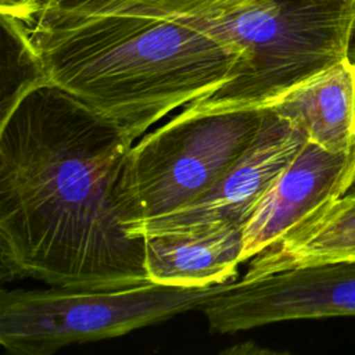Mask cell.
<instances>
[{
    "instance_id": "277c9868",
    "label": "cell",
    "mask_w": 355,
    "mask_h": 355,
    "mask_svg": "<svg viewBox=\"0 0 355 355\" xmlns=\"http://www.w3.org/2000/svg\"><path fill=\"white\" fill-rule=\"evenodd\" d=\"M263 114L265 108L178 114L132 144L119 182L125 230L211 189L251 146Z\"/></svg>"
},
{
    "instance_id": "8992f818",
    "label": "cell",
    "mask_w": 355,
    "mask_h": 355,
    "mask_svg": "<svg viewBox=\"0 0 355 355\" xmlns=\"http://www.w3.org/2000/svg\"><path fill=\"white\" fill-rule=\"evenodd\" d=\"M200 309L219 333L295 319L354 316L355 261L295 266L250 283L232 280Z\"/></svg>"
},
{
    "instance_id": "52a82bcc",
    "label": "cell",
    "mask_w": 355,
    "mask_h": 355,
    "mask_svg": "<svg viewBox=\"0 0 355 355\" xmlns=\"http://www.w3.org/2000/svg\"><path fill=\"white\" fill-rule=\"evenodd\" d=\"M306 141L302 129L265 108L251 146L211 189L186 207L128 227V234L144 239L216 223L244 229L263 196Z\"/></svg>"
},
{
    "instance_id": "7c38bea8",
    "label": "cell",
    "mask_w": 355,
    "mask_h": 355,
    "mask_svg": "<svg viewBox=\"0 0 355 355\" xmlns=\"http://www.w3.org/2000/svg\"><path fill=\"white\" fill-rule=\"evenodd\" d=\"M1 119L29 90L49 83L43 68L17 21L1 14Z\"/></svg>"
},
{
    "instance_id": "6da1fadb",
    "label": "cell",
    "mask_w": 355,
    "mask_h": 355,
    "mask_svg": "<svg viewBox=\"0 0 355 355\" xmlns=\"http://www.w3.org/2000/svg\"><path fill=\"white\" fill-rule=\"evenodd\" d=\"M0 122L1 277L51 287L148 283L144 239L128 234L119 205L135 139L50 83Z\"/></svg>"
},
{
    "instance_id": "5bb4252c",
    "label": "cell",
    "mask_w": 355,
    "mask_h": 355,
    "mask_svg": "<svg viewBox=\"0 0 355 355\" xmlns=\"http://www.w3.org/2000/svg\"><path fill=\"white\" fill-rule=\"evenodd\" d=\"M354 186H355V184H354ZM352 193H354V194H355V189H354V190H352Z\"/></svg>"
},
{
    "instance_id": "5b68a950",
    "label": "cell",
    "mask_w": 355,
    "mask_h": 355,
    "mask_svg": "<svg viewBox=\"0 0 355 355\" xmlns=\"http://www.w3.org/2000/svg\"><path fill=\"white\" fill-rule=\"evenodd\" d=\"M229 283L205 288L148 282L128 287L1 290L0 343L15 355H50L73 343L123 336L201 308Z\"/></svg>"
},
{
    "instance_id": "3957f363",
    "label": "cell",
    "mask_w": 355,
    "mask_h": 355,
    "mask_svg": "<svg viewBox=\"0 0 355 355\" xmlns=\"http://www.w3.org/2000/svg\"><path fill=\"white\" fill-rule=\"evenodd\" d=\"M218 32L241 53L237 72L182 115L266 108L331 65L355 62V0H230Z\"/></svg>"
},
{
    "instance_id": "30bf717a",
    "label": "cell",
    "mask_w": 355,
    "mask_h": 355,
    "mask_svg": "<svg viewBox=\"0 0 355 355\" xmlns=\"http://www.w3.org/2000/svg\"><path fill=\"white\" fill-rule=\"evenodd\" d=\"M266 108L333 153L355 148V62L344 60L286 92Z\"/></svg>"
},
{
    "instance_id": "4fadbf2b",
    "label": "cell",
    "mask_w": 355,
    "mask_h": 355,
    "mask_svg": "<svg viewBox=\"0 0 355 355\" xmlns=\"http://www.w3.org/2000/svg\"><path fill=\"white\" fill-rule=\"evenodd\" d=\"M36 3L37 0H0V12L12 18H21Z\"/></svg>"
},
{
    "instance_id": "ba28073f",
    "label": "cell",
    "mask_w": 355,
    "mask_h": 355,
    "mask_svg": "<svg viewBox=\"0 0 355 355\" xmlns=\"http://www.w3.org/2000/svg\"><path fill=\"white\" fill-rule=\"evenodd\" d=\"M355 184V148L333 153L306 141L248 219L243 230V262L282 239L323 204Z\"/></svg>"
},
{
    "instance_id": "7a4b0ae2",
    "label": "cell",
    "mask_w": 355,
    "mask_h": 355,
    "mask_svg": "<svg viewBox=\"0 0 355 355\" xmlns=\"http://www.w3.org/2000/svg\"><path fill=\"white\" fill-rule=\"evenodd\" d=\"M220 1L37 0L14 19L50 85L136 140L236 75L241 53L218 33Z\"/></svg>"
},
{
    "instance_id": "8fae6325",
    "label": "cell",
    "mask_w": 355,
    "mask_h": 355,
    "mask_svg": "<svg viewBox=\"0 0 355 355\" xmlns=\"http://www.w3.org/2000/svg\"><path fill=\"white\" fill-rule=\"evenodd\" d=\"M355 261V194L329 201L250 259L241 283L322 262Z\"/></svg>"
},
{
    "instance_id": "9c48e42d",
    "label": "cell",
    "mask_w": 355,
    "mask_h": 355,
    "mask_svg": "<svg viewBox=\"0 0 355 355\" xmlns=\"http://www.w3.org/2000/svg\"><path fill=\"white\" fill-rule=\"evenodd\" d=\"M243 230L216 223L144 237L150 282L182 288H205L230 282L243 262Z\"/></svg>"
}]
</instances>
